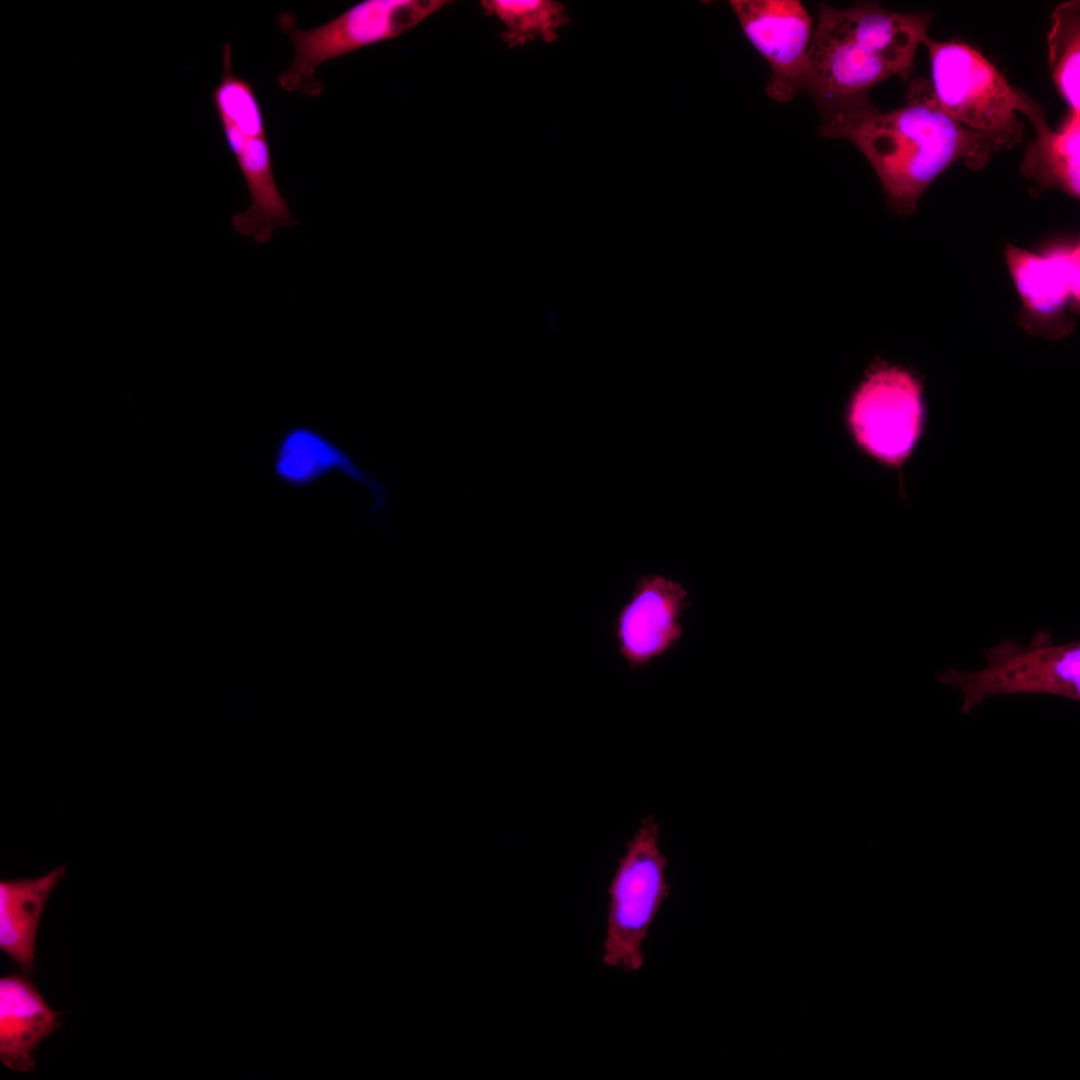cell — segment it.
I'll return each instance as SVG.
<instances>
[{
    "label": "cell",
    "mask_w": 1080,
    "mask_h": 1080,
    "mask_svg": "<svg viewBox=\"0 0 1080 1080\" xmlns=\"http://www.w3.org/2000/svg\"><path fill=\"white\" fill-rule=\"evenodd\" d=\"M931 87L940 107L959 124L993 138L1002 148L1021 142L1018 118L1025 92L1011 85L978 50L959 41H936L927 34Z\"/></svg>",
    "instance_id": "obj_4"
},
{
    "label": "cell",
    "mask_w": 1080,
    "mask_h": 1080,
    "mask_svg": "<svg viewBox=\"0 0 1080 1080\" xmlns=\"http://www.w3.org/2000/svg\"><path fill=\"white\" fill-rule=\"evenodd\" d=\"M61 1013L49 1007L27 974L0 978V1060L9 1069H34L39 1044L59 1029Z\"/></svg>",
    "instance_id": "obj_12"
},
{
    "label": "cell",
    "mask_w": 1080,
    "mask_h": 1080,
    "mask_svg": "<svg viewBox=\"0 0 1080 1080\" xmlns=\"http://www.w3.org/2000/svg\"><path fill=\"white\" fill-rule=\"evenodd\" d=\"M448 0H364L311 29H301L293 13L278 14L279 28L293 46V59L277 83L289 93L315 97L323 92L317 68L332 59L394 39L450 4Z\"/></svg>",
    "instance_id": "obj_3"
},
{
    "label": "cell",
    "mask_w": 1080,
    "mask_h": 1080,
    "mask_svg": "<svg viewBox=\"0 0 1080 1080\" xmlns=\"http://www.w3.org/2000/svg\"><path fill=\"white\" fill-rule=\"evenodd\" d=\"M742 31L770 67L767 95L780 103L805 91L813 21L798 0H731Z\"/></svg>",
    "instance_id": "obj_9"
},
{
    "label": "cell",
    "mask_w": 1080,
    "mask_h": 1080,
    "mask_svg": "<svg viewBox=\"0 0 1080 1080\" xmlns=\"http://www.w3.org/2000/svg\"><path fill=\"white\" fill-rule=\"evenodd\" d=\"M1005 262L1020 297L1019 324L1047 339L1067 336L1080 308V244L1055 240L1039 252L1006 245Z\"/></svg>",
    "instance_id": "obj_8"
},
{
    "label": "cell",
    "mask_w": 1080,
    "mask_h": 1080,
    "mask_svg": "<svg viewBox=\"0 0 1080 1080\" xmlns=\"http://www.w3.org/2000/svg\"><path fill=\"white\" fill-rule=\"evenodd\" d=\"M852 142L878 176L888 205L901 216L913 215L923 193L951 165L971 170L988 165L1001 146L969 129L938 104L930 81L913 79L900 107H874L819 133Z\"/></svg>",
    "instance_id": "obj_1"
},
{
    "label": "cell",
    "mask_w": 1080,
    "mask_h": 1080,
    "mask_svg": "<svg viewBox=\"0 0 1080 1080\" xmlns=\"http://www.w3.org/2000/svg\"><path fill=\"white\" fill-rule=\"evenodd\" d=\"M987 666L979 671L949 668L937 673L939 683L958 689L961 713L968 715L992 696L1049 694L1080 699V642L1054 644L1048 630L1040 629L1029 645L1007 639L986 648Z\"/></svg>",
    "instance_id": "obj_5"
},
{
    "label": "cell",
    "mask_w": 1080,
    "mask_h": 1080,
    "mask_svg": "<svg viewBox=\"0 0 1080 1080\" xmlns=\"http://www.w3.org/2000/svg\"><path fill=\"white\" fill-rule=\"evenodd\" d=\"M58 866L37 878L0 882V949L22 973L32 972L38 928L47 900L64 878Z\"/></svg>",
    "instance_id": "obj_15"
},
{
    "label": "cell",
    "mask_w": 1080,
    "mask_h": 1080,
    "mask_svg": "<svg viewBox=\"0 0 1080 1080\" xmlns=\"http://www.w3.org/2000/svg\"><path fill=\"white\" fill-rule=\"evenodd\" d=\"M480 4L486 15L502 24L501 38L510 49L536 38L554 42L558 30L569 21L563 4L552 0H482Z\"/></svg>",
    "instance_id": "obj_17"
},
{
    "label": "cell",
    "mask_w": 1080,
    "mask_h": 1080,
    "mask_svg": "<svg viewBox=\"0 0 1080 1080\" xmlns=\"http://www.w3.org/2000/svg\"><path fill=\"white\" fill-rule=\"evenodd\" d=\"M1020 113L1035 131L1023 155L1021 174L1036 189H1056L1079 199L1080 112H1069L1060 129L1053 130L1041 104L1025 93Z\"/></svg>",
    "instance_id": "obj_13"
},
{
    "label": "cell",
    "mask_w": 1080,
    "mask_h": 1080,
    "mask_svg": "<svg viewBox=\"0 0 1080 1080\" xmlns=\"http://www.w3.org/2000/svg\"><path fill=\"white\" fill-rule=\"evenodd\" d=\"M931 19L930 12H896L876 2L819 5L805 85L822 117L819 133L874 108L869 94L880 83L910 75Z\"/></svg>",
    "instance_id": "obj_2"
},
{
    "label": "cell",
    "mask_w": 1080,
    "mask_h": 1080,
    "mask_svg": "<svg viewBox=\"0 0 1080 1080\" xmlns=\"http://www.w3.org/2000/svg\"><path fill=\"white\" fill-rule=\"evenodd\" d=\"M1048 68L1069 108L1080 112V2H1061L1052 12L1048 33Z\"/></svg>",
    "instance_id": "obj_16"
},
{
    "label": "cell",
    "mask_w": 1080,
    "mask_h": 1080,
    "mask_svg": "<svg viewBox=\"0 0 1080 1080\" xmlns=\"http://www.w3.org/2000/svg\"><path fill=\"white\" fill-rule=\"evenodd\" d=\"M221 129L251 198L249 207L232 217L233 228L238 234L266 245L276 229H291L300 221L291 216L276 184L267 137L245 136L230 127Z\"/></svg>",
    "instance_id": "obj_11"
},
{
    "label": "cell",
    "mask_w": 1080,
    "mask_h": 1080,
    "mask_svg": "<svg viewBox=\"0 0 1080 1080\" xmlns=\"http://www.w3.org/2000/svg\"><path fill=\"white\" fill-rule=\"evenodd\" d=\"M274 473L283 483L303 488L330 473H339L361 483L373 493L376 506L384 504L380 483L360 468L341 447L318 431L297 425L288 429L278 443Z\"/></svg>",
    "instance_id": "obj_14"
},
{
    "label": "cell",
    "mask_w": 1080,
    "mask_h": 1080,
    "mask_svg": "<svg viewBox=\"0 0 1080 1080\" xmlns=\"http://www.w3.org/2000/svg\"><path fill=\"white\" fill-rule=\"evenodd\" d=\"M847 423L854 441L866 455L900 469L925 429L921 380L904 367L875 360L851 394Z\"/></svg>",
    "instance_id": "obj_7"
},
{
    "label": "cell",
    "mask_w": 1080,
    "mask_h": 1080,
    "mask_svg": "<svg viewBox=\"0 0 1080 1080\" xmlns=\"http://www.w3.org/2000/svg\"><path fill=\"white\" fill-rule=\"evenodd\" d=\"M659 825L645 818L626 844L608 887L604 965L627 973L644 964L643 942L671 886L666 880L667 858L659 847Z\"/></svg>",
    "instance_id": "obj_6"
},
{
    "label": "cell",
    "mask_w": 1080,
    "mask_h": 1080,
    "mask_svg": "<svg viewBox=\"0 0 1080 1080\" xmlns=\"http://www.w3.org/2000/svg\"><path fill=\"white\" fill-rule=\"evenodd\" d=\"M687 607V592L680 583L657 574L638 577L614 622L619 653L630 668L647 667L675 647Z\"/></svg>",
    "instance_id": "obj_10"
},
{
    "label": "cell",
    "mask_w": 1080,
    "mask_h": 1080,
    "mask_svg": "<svg viewBox=\"0 0 1080 1080\" xmlns=\"http://www.w3.org/2000/svg\"><path fill=\"white\" fill-rule=\"evenodd\" d=\"M211 100L221 128L230 127L249 137L266 136L265 118L254 87L233 71L230 43L222 47V74Z\"/></svg>",
    "instance_id": "obj_18"
}]
</instances>
